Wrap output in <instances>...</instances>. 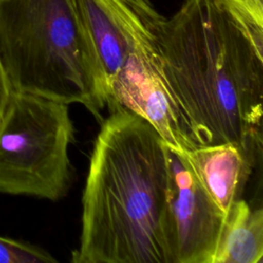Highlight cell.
<instances>
[{"label":"cell","instance_id":"1","mask_svg":"<svg viewBox=\"0 0 263 263\" xmlns=\"http://www.w3.org/2000/svg\"><path fill=\"white\" fill-rule=\"evenodd\" d=\"M164 83L195 147L231 142L261 155L263 51L219 0H184L158 36Z\"/></svg>","mask_w":263,"mask_h":263},{"label":"cell","instance_id":"2","mask_svg":"<svg viewBox=\"0 0 263 263\" xmlns=\"http://www.w3.org/2000/svg\"><path fill=\"white\" fill-rule=\"evenodd\" d=\"M167 145L140 115L103 118L82 192L73 263H174Z\"/></svg>","mask_w":263,"mask_h":263},{"label":"cell","instance_id":"3","mask_svg":"<svg viewBox=\"0 0 263 263\" xmlns=\"http://www.w3.org/2000/svg\"><path fill=\"white\" fill-rule=\"evenodd\" d=\"M0 60L11 89L103 120L105 76L77 0H0Z\"/></svg>","mask_w":263,"mask_h":263},{"label":"cell","instance_id":"4","mask_svg":"<svg viewBox=\"0 0 263 263\" xmlns=\"http://www.w3.org/2000/svg\"><path fill=\"white\" fill-rule=\"evenodd\" d=\"M74 141L68 104L10 89L0 117V192L64 198L73 184Z\"/></svg>","mask_w":263,"mask_h":263},{"label":"cell","instance_id":"5","mask_svg":"<svg viewBox=\"0 0 263 263\" xmlns=\"http://www.w3.org/2000/svg\"><path fill=\"white\" fill-rule=\"evenodd\" d=\"M168 219L174 263H213L226 214L184 151L167 146Z\"/></svg>","mask_w":263,"mask_h":263},{"label":"cell","instance_id":"6","mask_svg":"<svg viewBox=\"0 0 263 263\" xmlns=\"http://www.w3.org/2000/svg\"><path fill=\"white\" fill-rule=\"evenodd\" d=\"M184 152L208 193L227 214L230 205L241 198L257 156L231 142L198 146Z\"/></svg>","mask_w":263,"mask_h":263},{"label":"cell","instance_id":"7","mask_svg":"<svg viewBox=\"0 0 263 263\" xmlns=\"http://www.w3.org/2000/svg\"><path fill=\"white\" fill-rule=\"evenodd\" d=\"M263 258V210L245 199L229 208L213 263H261Z\"/></svg>","mask_w":263,"mask_h":263},{"label":"cell","instance_id":"8","mask_svg":"<svg viewBox=\"0 0 263 263\" xmlns=\"http://www.w3.org/2000/svg\"><path fill=\"white\" fill-rule=\"evenodd\" d=\"M257 49L263 51V0H219Z\"/></svg>","mask_w":263,"mask_h":263},{"label":"cell","instance_id":"9","mask_svg":"<svg viewBox=\"0 0 263 263\" xmlns=\"http://www.w3.org/2000/svg\"><path fill=\"white\" fill-rule=\"evenodd\" d=\"M47 251L27 241L0 236V263H52Z\"/></svg>","mask_w":263,"mask_h":263},{"label":"cell","instance_id":"10","mask_svg":"<svg viewBox=\"0 0 263 263\" xmlns=\"http://www.w3.org/2000/svg\"><path fill=\"white\" fill-rule=\"evenodd\" d=\"M10 89H11L10 85L8 83L6 74L4 72V69L2 67L1 60H0V114H2L4 110L8 96L10 93Z\"/></svg>","mask_w":263,"mask_h":263},{"label":"cell","instance_id":"11","mask_svg":"<svg viewBox=\"0 0 263 263\" xmlns=\"http://www.w3.org/2000/svg\"><path fill=\"white\" fill-rule=\"evenodd\" d=\"M0 117H1V115H0Z\"/></svg>","mask_w":263,"mask_h":263}]
</instances>
